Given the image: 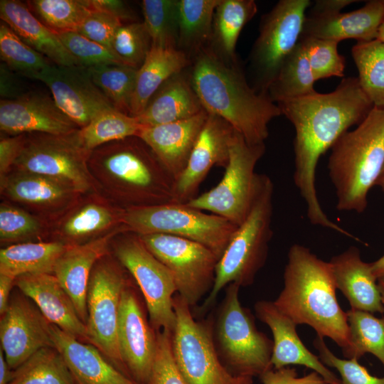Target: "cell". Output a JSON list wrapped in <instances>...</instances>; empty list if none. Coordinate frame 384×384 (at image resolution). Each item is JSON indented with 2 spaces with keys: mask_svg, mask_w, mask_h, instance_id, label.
<instances>
[{
  "mask_svg": "<svg viewBox=\"0 0 384 384\" xmlns=\"http://www.w3.org/2000/svg\"><path fill=\"white\" fill-rule=\"evenodd\" d=\"M277 105L295 131L294 182L305 202L309 220L353 238L324 212L316 193V170L320 157L349 128L361 123L373 105L358 78L348 77L332 92H316Z\"/></svg>",
  "mask_w": 384,
  "mask_h": 384,
  "instance_id": "cell-1",
  "label": "cell"
},
{
  "mask_svg": "<svg viewBox=\"0 0 384 384\" xmlns=\"http://www.w3.org/2000/svg\"><path fill=\"white\" fill-rule=\"evenodd\" d=\"M284 286L274 301L297 325L311 326L318 336L335 342L345 358H351L347 314L336 298V286L329 262L302 245L289 250Z\"/></svg>",
  "mask_w": 384,
  "mask_h": 384,
  "instance_id": "cell-2",
  "label": "cell"
},
{
  "mask_svg": "<svg viewBox=\"0 0 384 384\" xmlns=\"http://www.w3.org/2000/svg\"><path fill=\"white\" fill-rule=\"evenodd\" d=\"M189 79L208 114L224 119L249 144H265L269 124L282 115L281 110L267 93L250 87L236 65H227L214 51L202 48Z\"/></svg>",
  "mask_w": 384,
  "mask_h": 384,
  "instance_id": "cell-3",
  "label": "cell"
},
{
  "mask_svg": "<svg viewBox=\"0 0 384 384\" xmlns=\"http://www.w3.org/2000/svg\"><path fill=\"white\" fill-rule=\"evenodd\" d=\"M331 149L328 170L337 210L363 213L368 192L384 166V107L373 106L365 119L343 133Z\"/></svg>",
  "mask_w": 384,
  "mask_h": 384,
  "instance_id": "cell-4",
  "label": "cell"
},
{
  "mask_svg": "<svg viewBox=\"0 0 384 384\" xmlns=\"http://www.w3.org/2000/svg\"><path fill=\"white\" fill-rule=\"evenodd\" d=\"M89 157L114 180L128 208L174 202V180L138 137L102 145Z\"/></svg>",
  "mask_w": 384,
  "mask_h": 384,
  "instance_id": "cell-5",
  "label": "cell"
},
{
  "mask_svg": "<svg viewBox=\"0 0 384 384\" xmlns=\"http://www.w3.org/2000/svg\"><path fill=\"white\" fill-rule=\"evenodd\" d=\"M274 185L262 174L252 207L245 220L237 227L219 258L214 283L202 306L207 309L219 292L230 284L251 285L264 266L272 237Z\"/></svg>",
  "mask_w": 384,
  "mask_h": 384,
  "instance_id": "cell-6",
  "label": "cell"
},
{
  "mask_svg": "<svg viewBox=\"0 0 384 384\" xmlns=\"http://www.w3.org/2000/svg\"><path fill=\"white\" fill-rule=\"evenodd\" d=\"M122 223L137 235L166 234L198 242L218 258L238 227L223 217L174 202L127 208Z\"/></svg>",
  "mask_w": 384,
  "mask_h": 384,
  "instance_id": "cell-7",
  "label": "cell"
},
{
  "mask_svg": "<svg viewBox=\"0 0 384 384\" xmlns=\"http://www.w3.org/2000/svg\"><path fill=\"white\" fill-rule=\"evenodd\" d=\"M240 287L228 285L220 306L216 324L218 354L231 373L253 378L273 368V341L257 329L250 311L241 305Z\"/></svg>",
  "mask_w": 384,
  "mask_h": 384,
  "instance_id": "cell-8",
  "label": "cell"
},
{
  "mask_svg": "<svg viewBox=\"0 0 384 384\" xmlns=\"http://www.w3.org/2000/svg\"><path fill=\"white\" fill-rule=\"evenodd\" d=\"M265 152V144H249L235 130L223 178L215 186L186 204L240 225L246 218L259 188L262 174L255 170Z\"/></svg>",
  "mask_w": 384,
  "mask_h": 384,
  "instance_id": "cell-9",
  "label": "cell"
},
{
  "mask_svg": "<svg viewBox=\"0 0 384 384\" xmlns=\"http://www.w3.org/2000/svg\"><path fill=\"white\" fill-rule=\"evenodd\" d=\"M174 309L172 354L186 384H252V378L235 375L221 363L210 326L196 321L191 306L178 294L174 297Z\"/></svg>",
  "mask_w": 384,
  "mask_h": 384,
  "instance_id": "cell-10",
  "label": "cell"
},
{
  "mask_svg": "<svg viewBox=\"0 0 384 384\" xmlns=\"http://www.w3.org/2000/svg\"><path fill=\"white\" fill-rule=\"evenodd\" d=\"M309 0H280L263 15L250 62L253 88L267 90L282 64L297 46L303 30Z\"/></svg>",
  "mask_w": 384,
  "mask_h": 384,
  "instance_id": "cell-11",
  "label": "cell"
},
{
  "mask_svg": "<svg viewBox=\"0 0 384 384\" xmlns=\"http://www.w3.org/2000/svg\"><path fill=\"white\" fill-rule=\"evenodd\" d=\"M76 132L67 135L32 133L25 139L14 166L19 171L56 180L74 191L87 190L90 181L87 161L90 152L80 145Z\"/></svg>",
  "mask_w": 384,
  "mask_h": 384,
  "instance_id": "cell-12",
  "label": "cell"
},
{
  "mask_svg": "<svg viewBox=\"0 0 384 384\" xmlns=\"http://www.w3.org/2000/svg\"><path fill=\"white\" fill-rule=\"evenodd\" d=\"M138 235L146 247L171 272L177 294L191 306L211 290L219 258L209 248L171 235Z\"/></svg>",
  "mask_w": 384,
  "mask_h": 384,
  "instance_id": "cell-13",
  "label": "cell"
},
{
  "mask_svg": "<svg viewBox=\"0 0 384 384\" xmlns=\"http://www.w3.org/2000/svg\"><path fill=\"white\" fill-rule=\"evenodd\" d=\"M115 255L139 285L152 328L156 331L172 333L176 324L174 294L177 288L171 272L146 247L137 234L120 240L115 247Z\"/></svg>",
  "mask_w": 384,
  "mask_h": 384,
  "instance_id": "cell-14",
  "label": "cell"
},
{
  "mask_svg": "<svg viewBox=\"0 0 384 384\" xmlns=\"http://www.w3.org/2000/svg\"><path fill=\"white\" fill-rule=\"evenodd\" d=\"M127 284L122 272L114 265L101 262L95 266L87 292L86 327L89 343L130 378L121 358L117 342L120 300Z\"/></svg>",
  "mask_w": 384,
  "mask_h": 384,
  "instance_id": "cell-15",
  "label": "cell"
},
{
  "mask_svg": "<svg viewBox=\"0 0 384 384\" xmlns=\"http://www.w3.org/2000/svg\"><path fill=\"white\" fill-rule=\"evenodd\" d=\"M32 79L47 85L59 108L80 128L103 110L112 107L94 83L87 68L50 64Z\"/></svg>",
  "mask_w": 384,
  "mask_h": 384,
  "instance_id": "cell-16",
  "label": "cell"
},
{
  "mask_svg": "<svg viewBox=\"0 0 384 384\" xmlns=\"http://www.w3.org/2000/svg\"><path fill=\"white\" fill-rule=\"evenodd\" d=\"M0 341L6 360L12 370L38 350L54 347L50 322L24 294L14 295L9 299L1 316Z\"/></svg>",
  "mask_w": 384,
  "mask_h": 384,
  "instance_id": "cell-17",
  "label": "cell"
},
{
  "mask_svg": "<svg viewBox=\"0 0 384 384\" xmlns=\"http://www.w3.org/2000/svg\"><path fill=\"white\" fill-rule=\"evenodd\" d=\"M134 291L127 286L121 296L117 342L130 378L149 384L156 353V336Z\"/></svg>",
  "mask_w": 384,
  "mask_h": 384,
  "instance_id": "cell-18",
  "label": "cell"
},
{
  "mask_svg": "<svg viewBox=\"0 0 384 384\" xmlns=\"http://www.w3.org/2000/svg\"><path fill=\"white\" fill-rule=\"evenodd\" d=\"M234 132L224 119L208 114L187 165L175 182L174 203H186L194 198L210 169L227 166Z\"/></svg>",
  "mask_w": 384,
  "mask_h": 384,
  "instance_id": "cell-19",
  "label": "cell"
},
{
  "mask_svg": "<svg viewBox=\"0 0 384 384\" xmlns=\"http://www.w3.org/2000/svg\"><path fill=\"white\" fill-rule=\"evenodd\" d=\"M78 126L48 96L26 94L14 100H1L0 129L10 135L43 133L67 135Z\"/></svg>",
  "mask_w": 384,
  "mask_h": 384,
  "instance_id": "cell-20",
  "label": "cell"
},
{
  "mask_svg": "<svg viewBox=\"0 0 384 384\" xmlns=\"http://www.w3.org/2000/svg\"><path fill=\"white\" fill-rule=\"evenodd\" d=\"M257 318L269 326L273 336L271 365L279 369L289 365L304 366L316 372L330 384H341L340 378L325 366L319 356L303 343L297 324L282 313L274 302L261 300L255 304Z\"/></svg>",
  "mask_w": 384,
  "mask_h": 384,
  "instance_id": "cell-21",
  "label": "cell"
},
{
  "mask_svg": "<svg viewBox=\"0 0 384 384\" xmlns=\"http://www.w3.org/2000/svg\"><path fill=\"white\" fill-rule=\"evenodd\" d=\"M208 114L203 110L183 120L144 126L138 134L176 182L183 172Z\"/></svg>",
  "mask_w": 384,
  "mask_h": 384,
  "instance_id": "cell-22",
  "label": "cell"
},
{
  "mask_svg": "<svg viewBox=\"0 0 384 384\" xmlns=\"http://www.w3.org/2000/svg\"><path fill=\"white\" fill-rule=\"evenodd\" d=\"M15 284L50 324L79 341L89 342L86 325L53 274L21 275L16 278Z\"/></svg>",
  "mask_w": 384,
  "mask_h": 384,
  "instance_id": "cell-23",
  "label": "cell"
},
{
  "mask_svg": "<svg viewBox=\"0 0 384 384\" xmlns=\"http://www.w3.org/2000/svg\"><path fill=\"white\" fill-rule=\"evenodd\" d=\"M384 18L383 0H373L353 11L324 16H306L301 37L339 43L345 39L368 42L378 38Z\"/></svg>",
  "mask_w": 384,
  "mask_h": 384,
  "instance_id": "cell-24",
  "label": "cell"
},
{
  "mask_svg": "<svg viewBox=\"0 0 384 384\" xmlns=\"http://www.w3.org/2000/svg\"><path fill=\"white\" fill-rule=\"evenodd\" d=\"M114 230L89 242L67 246L57 260L53 274L72 299L78 314L86 325L87 292L95 264L105 254Z\"/></svg>",
  "mask_w": 384,
  "mask_h": 384,
  "instance_id": "cell-25",
  "label": "cell"
},
{
  "mask_svg": "<svg viewBox=\"0 0 384 384\" xmlns=\"http://www.w3.org/2000/svg\"><path fill=\"white\" fill-rule=\"evenodd\" d=\"M329 262L336 288L347 299L351 309L384 314V303L371 263L362 260L356 247L334 255Z\"/></svg>",
  "mask_w": 384,
  "mask_h": 384,
  "instance_id": "cell-26",
  "label": "cell"
},
{
  "mask_svg": "<svg viewBox=\"0 0 384 384\" xmlns=\"http://www.w3.org/2000/svg\"><path fill=\"white\" fill-rule=\"evenodd\" d=\"M54 347L63 357L76 384H138L107 362L99 349L50 323Z\"/></svg>",
  "mask_w": 384,
  "mask_h": 384,
  "instance_id": "cell-27",
  "label": "cell"
},
{
  "mask_svg": "<svg viewBox=\"0 0 384 384\" xmlns=\"http://www.w3.org/2000/svg\"><path fill=\"white\" fill-rule=\"evenodd\" d=\"M0 17L26 43L53 65H78L58 36L36 17L26 4L16 0H1Z\"/></svg>",
  "mask_w": 384,
  "mask_h": 384,
  "instance_id": "cell-28",
  "label": "cell"
},
{
  "mask_svg": "<svg viewBox=\"0 0 384 384\" xmlns=\"http://www.w3.org/2000/svg\"><path fill=\"white\" fill-rule=\"evenodd\" d=\"M203 110L190 79L180 73L165 81L135 117L144 126H155L188 119Z\"/></svg>",
  "mask_w": 384,
  "mask_h": 384,
  "instance_id": "cell-29",
  "label": "cell"
},
{
  "mask_svg": "<svg viewBox=\"0 0 384 384\" xmlns=\"http://www.w3.org/2000/svg\"><path fill=\"white\" fill-rule=\"evenodd\" d=\"M189 64L188 55L179 48L152 46L137 70L130 116L137 117L156 91L173 75Z\"/></svg>",
  "mask_w": 384,
  "mask_h": 384,
  "instance_id": "cell-30",
  "label": "cell"
},
{
  "mask_svg": "<svg viewBox=\"0 0 384 384\" xmlns=\"http://www.w3.org/2000/svg\"><path fill=\"white\" fill-rule=\"evenodd\" d=\"M67 245L60 242L17 244L0 251V274L14 278L24 274H53Z\"/></svg>",
  "mask_w": 384,
  "mask_h": 384,
  "instance_id": "cell-31",
  "label": "cell"
},
{
  "mask_svg": "<svg viewBox=\"0 0 384 384\" xmlns=\"http://www.w3.org/2000/svg\"><path fill=\"white\" fill-rule=\"evenodd\" d=\"M220 0H179L178 23L179 50L196 51L212 37L216 7Z\"/></svg>",
  "mask_w": 384,
  "mask_h": 384,
  "instance_id": "cell-32",
  "label": "cell"
},
{
  "mask_svg": "<svg viewBox=\"0 0 384 384\" xmlns=\"http://www.w3.org/2000/svg\"><path fill=\"white\" fill-rule=\"evenodd\" d=\"M257 11L253 0H220L215 11L212 37L223 58L235 63L239 36Z\"/></svg>",
  "mask_w": 384,
  "mask_h": 384,
  "instance_id": "cell-33",
  "label": "cell"
},
{
  "mask_svg": "<svg viewBox=\"0 0 384 384\" xmlns=\"http://www.w3.org/2000/svg\"><path fill=\"white\" fill-rule=\"evenodd\" d=\"M315 82L304 47L299 40L282 64L267 94L277 104L316 92Z\"/></svg>",
  "mask_w": 384,
  "mask_h": 384,
  "instance_id": "cell-34",
  "label": "cell"
},
{
  "mask_svg": "<svg viewBox=\"0 0 384 384\" xmlns=\"http://www.w3.org/2000/svg\"><path fill=\"white\" fill-rule=\"evenodd\" d=\"M144 126L135 117L113 107L96 115L86 126L76 132L80 145L91 152L105 144L137 137Z\"/></svg>",
  "mask_w": 384,
  "mask_h": 384,
  "instance_id": "cell-35",
  "label": "cell"
},
{
  "mask_svg": "<svg viewBox=\"0 0 384 384\" xmlns=\"http://www.w3.org/2000/svg\"><path fill=\"white\" fill-rule=\"evenodd\" d=\"M9 384H76L63 357L51 346L44 347L14 370Z\"/></svg>",
  "mask_w": 384,
  "mask_h": 384,
  "instance_id": "cell-36",
  "label": "cell"
},
{
  "mask_svg": "<svg viewBox=\"0 0 384 384\" xmlns=\"http://www.w3.org/2000/svg\"><path fill=\"white\" fill-rule=\"evenodd\" d=\"M5 193L12 199L28 204L49 205L58 202L74 191L50 178L19 171L1 181Z\"/></svg>",
  "mask_w": 384,
  "mask_h": 384,
  "instance_id": "cell-37",
  "label": "cell"
},
{
  "mask_svg": "<svg viewBox=\"0 0 384 384\" xmlns=\"http://www.w3.org/2000/svg\"><path fill=\"white\" fill-rule=\"evenodd\" d=\"M351 56L363 90L373 106L384 107V42H358L351 48Z\"/></svg>",
  "mask_w": 384,
  "mask_h": 384,
  "instance_id": "cell-38",
  "label": "cell"
},
{
  "mask_svg": "<svg viewBox=\"0 0 384 384\" xmlns=\"http://www.w3.org/2000/svg\"><path fill=\"white\" fill-rule=\"evenodd\" d=\"M32 14L57 35L77 31L92 9L89 0H31Z\"/></svg>",
  "mask_w": 384,
  "mask_h": 384,
  "instance_id": "cell-39",
  "label": "cell"
},
{
  "mask_svg": "<svg viewBox=\"0 0 384 384\" xmlns=\"http://www.w3.org/2000/svg\"><path fill=\"white\" fill-rule=\"evenodd\" d=\"M95 85L115 110L130 115L137 70L123 64L87 68Z\"/></svg>",
  "mask_w": 384,
  "mask_h": 384,
  "instance_id": "cell-40",
  "label": "cell"
},
{
  "mask_svg": "<svg viewBox=\"0 0 384 384\" xmlns=\"http://www.w3.org/2000/svg\"><path fill=\"white\" fill-rule=\"evenodd\" d=\"M351 358L359 359L365 353L374 355L384 366V317L352 309L346 311Z\"/></svg>",
  "mask_w": 384,
  "mask_h": 384,
  "instance_id": "cell-41",
  "label": "cell"
},
{
  "mask_svg": "<svg viewBox=\"0 0 384 384\" xmlns=\"http://www.w3.org/2000/svg\"><path fill=\"white\" fill-rule=\"evenodd\" d=\"M176 0H144L142 3L144 23L151 45L178 48V23Z\"/></svg>",
  "mask_w": 384,
  "mask_h": 384,
  "instance_id": "cell-42",
  "label": "cell"
},
{
  "mask_svg": "<svg viewBox=\"0 0 384 384\" xmlns=\"http://www.w3.org/2000/svg\"><path fill=\"white\" fill-rule=\"evenodd\" d=\"M0 56L11 70L30 78L50 65L45 56L26 43L2 21L0 23Z\"/></svg>",
  "mask_w": 384,
  "mask_h": 384,
  "instance_id": "cell-43",
  "label": "cell"
},
{
  "mask_svg": "<svg viewBox=\"0 0 384 384\" xmlns=\"http://www.w3.org/2000/svg\"><path fill=\"white\" fill-rule=\"evenodd\" d=\"M151 47V39L144 22H132L119 28L111 50L122 64L139 69Z\"/></svg>",
  "mask_w": 384,
  "mask_h": 384,
  "instance_id": "cell-44",
  "label": "cell"
},
{
  "mask_svg": "<svg viewBox=\"0 0 384 384\" xmlns=\"http://www.w3.org/2000/svg\"><path fill=\"white\" fill-rule=\"evenodd\" d=\"M300 41L316 81L344 76L346 60L338 51V42L310 37H301Z\"/></svg>",
  "mask_w": 384,
  "mask_h": 384,
  "instance_id": "cell-45",
  "label": "cell"
},
{
  "mask_svg": "<svg viewBox=\"0 0 384 384\" xmlns=\"http://www.w3.org/2000/svg\"><path fill=\"white\" fill-rule=\"evenodd\" d=\"M78 65L91 68L105 64H122L114 53L77 31L58 35Z\"/></svg>",
  "mask_w": 384,
  "mask_h": 384,
  "instance_id": "cell-46",
  "label": "cell"
},
{
  "mask_svg": "<svg viewBox=\"0 0 384 384\" xmlns=\"http://www.w3.org/2000/svg\"><path fill=\"white\" fill-rule=\"evenodd\" d=\"M313 344L319 353L322 363L335 368L340 375L341 384H384V377L370 375L368 370L358 363L357 358L343 359L333 353L324 341L316 336Z\"/></svg>",
  "mask_w": 384,
  "mask_h": 384,
  "instance_id": "cell-47",
  "label": "cell"
},
{
  "mask_svg": "<svg viewBox=\"0 0 384 384\" xmlns=\"http://www.w3.org/2000/svg\"><path fill=\"white\" fill-rule=\"evenodd\" d=\"M114 216L106 208L89 204L73 215L63 226L64 233L70 238H82L107 228Z\"/></svg>",
  "mask_w": 384,
  "mask_h": 384,
  "instance_id": "cell-48",
  "label": "cell"
},
{
  "mask_svg": "<svg viewBox=\"0 0 384 384\" xmlns=\"http://www.w3.org/2000/svg\"><path fill=\"white\" fill-rule=\"evenodd\" d=\"M156 353L149 384H186L178 372L171 349V332L156 331Z\"/></svg>",
  "mask_w": 384,
  "mask_h": 384,
  "instance_id": "cell-49",
  "label": "cell"
},
{
  "mask_svg": "<svg viewBox=\"0 0 384 384\" xmlns=\"http://www.w3.org/2000/svg\"><path fill=\"white\" fill-rule=\"evenodd\" d=\"M40 228L38 221L28 213L7 205L0 207V238L10 241L33 235Z\"/></svg>",
  "mask_w": 384,
  "mask_h": 384,
  "instance_id": "cell-50",
  "label": "cell"
},
{
  "mask_svg": "<svg viewBox=\"0 0 384 384\" xmlns=\"http://www.w3.org/2000/svg\"><path fill=\"white\" fill-rule=\"evenodd\" d=\"M122 24L118 18L110 13L92 10L77 32L111 50L114 36Z\"/></svg>",
  "mask_w": 384,
  "mask_h": 384,
  "instance_id": "cell-51",
  "label": "cell"
},
{
  "mask_svg": "<svg viewBox=\"0 0 384 384\" xmlns=\"http://www.w3.org/2000/svg\"><path fill=\"white\" fill-rule=\"evenodd\" d=\"M262 384H330L315 371L299 376L294 368H271L259 376Z\"/></svg>",
  "mask_w": 384,
  "mask_h": 384,
  "instance_id": "cell-52",
  "label": "cell"
},
{
  "mask_svg": "<svg viewBox=\"0 0 384 384\" xmlns=\"http://www.w3.org/2000/svg\"><path fill=\"white\" fill-rule=\"evenodd\" d=\"M24 135L20 134L8 138L1 139L0 141V174L1 181L3 180L11 166L14 165L19 155L24 142Z\"/></svg>",
  "mask_w": 384,
  "mask_h": 384,
  "instance_id": "cell-53",
  "label": "cell"
},
{
  "mask_svg": "<svg viewBox=\"0 0 384 384\" xmlns=\"http://www.w3.org/2000/svg\"><path fill=\"white\" fill-rule=\"evenodd\" d=\"M0 77L1 100H14L28 94L23 91L14 71L5 63L1 64Z\"/></svg>",
  "mask_w": 384,
  "mask_h": 384,
  "instance_id": "cell-54",
  "label": "cell"
},
{
  "mask_svg": "<svg viewBox=\"0 0 384 384\" xmlns=\"http://www.w3.org/2000/svg\"><path fill=\"white\" fill-rule=\"evenodd\" d=\"M92 10L110 13L122 22L132 21L134 16L127 3L119 0H89Z\"/></svg>",
  "mask_w": 384,
  "mask_h": 384,
  "instance_id": "cell-55",
  "label": "cell"
},
{
  "mask_svg": "<svg viewBox=\"0 0 384 384\" xmlns=\"http://www.w3.org/2000/svg\"><path fill=\"white\" fill-rule=\"evenodd\" d=\"M356 0H316L308 16H324L341 12L347 6Z\"/></svg>",
  "mask_w": 384,
  "mask_h": 384,
  "instance_id": "cell-56",
  "label": "cell"
},
{
  "mask_svg": "<svg viewBox=\"0 0 384 384\" xmlns=\"http://www.w3.org/2000/svg\"><path fill=\"white\" fill-rule=\"evenodd\" d=\"M15 278L0 274V314L2 315L6 311L9 302L10 292L13 284L15 283Z\"/></svg>",
  "mask_w": 384,
  "mask_h": 384,
  "instance_id": "cell-57",
  "label": "cell"
},
{
  "mask_svg": "<svg viewBox=\"0 0 384 384\" xmlns=\"http://www.w3.org/2000/svg\"><path fill=\"white\" fill-rule=\"evenodd\" d=\"M14 370L8 364L4 353L0 348V384H9L13 376Z\"/></svg>",
  "mask_w": 384,
  "mask_h": 384,
  "instance_id": "cell-58",
  "label": "cell"
},
{
  "mask_svg": "<svg viewBox=\"0 0 384 384\" xmlns=\"http://www.w3.org/2000/svg\"><path fill=\"white\" fill-rule=\"evenodd\" d=\"M371 269L377 279L384 276V255L371 263Z\"/></svg>",
  "mask_w": 384,
  "mask_h": 384,
  "instance_id": "cell-59",
  "label": "cell"
},
{
  "mask_svg": "<svg viewBox=\"0 0 384 384\" xmlns=\"http://www.w3.org/2000/svg\"><path fill=\"white\" fill-rule=\"evenodd\" d=\"M378 284L384 303V276L378 279Z\"/></svg>",
  "mask_w": 384,
  "mask_h": 384,
  "instance_id": "cell-60",
  "label": "cell"
},
{
  "mask_svg": "<svg viewBox=\"0 0 384 384\" xmlns=\"http://www.w3.org/2000/svg\"><path fill=\"white\" fill-rule=\"evenodd\" d=\"M383 2H384V0H383ZM377 39L384 42V18L380 27Z\"/></svg>",
  "mask_w": 384,
  "mask_h": 384,
  "instance_id": "cell-61",
  "label": "cell"
},
{
  "mask_svg": "<svg viewBox=\"0 0 384 384\" xmlns=\"http://www.w3.org/2000/svg\"><path fill=\"white\" fill-rule=\"evenodd\" d=\"M375 186H379L384 192V178L377 181Z\"/></svg>",
  "mask_w": 384,
  "mask_h": 384,
  "instance_id": "cell-62",
  "label": "cell"
},
{
  "mask_svg": "<svg viewBox=\"0 0 384 384\" xmlns=\"http://www.w3.org/2000/svg\"><path fill=\"white\" fill-rule=\"evenodd\" d=\"M384 178V166H383V171H382V172H381V174H380V176L378 180L382 179V178ZM376 183H377V182H376Z\"/></svg>",
  "mask_w": 384,
  "mask_h": 384,
  "instance_id": "cell-63",
  "label": "cell"
}]
</instances>
